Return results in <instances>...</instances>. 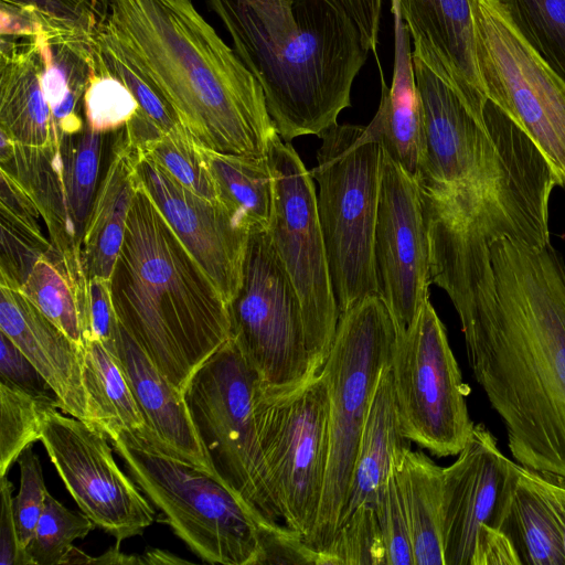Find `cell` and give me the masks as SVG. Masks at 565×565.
Wrapping results in <instances>:
<instances>
[{"label": "cell", "instance_id": "1", "mask_svg": "<svg viewBox=\"0 0 565 565\" xmlns=\"http://www.w3.org/2000/svg\"><path fill=\"white\" fill-rule=\"evenodd\" d=\"M430 281L515 461L565 479V264L551 244L490 238L425 206Z\"/></svg>", "mask_w": 565, "mask_h": 565}, {"label": "cell", "instance_id": "2", "mask_svg": "<svg viewBox=\"0 0 565 565\" xmlns=\"http://www.w3.org/2000/svg\"><path fill=\"white\" fill-rule=\"evenodd\" d=\"M94 60L142 81L209 150L266 157L278 134L260 84L191 0H108Z\"/></svg>", "mask_w": 565, "mask_h": 565}, {"label": "cell", "instance_id": "3", "mask_svg": "<svg viewBox=\"0 0 565 565\" xmlns=\"http://www.w3.org/2000/svg\"><path fill=\"white\" fill-rule=\"evenodd\" d=\"M413 62L426 132L425 200L487 237L550 244L557 183L535 143L493 102L478 117L422 60Z\"/></svg>", "mask_w": 565, "mask_h": 565}, {"label": "cell", "instance_id": "4", "mask_svg": "<svg viewBox=\"0 0 565 565\" xmlns=\"http://www.w3.org/2000/svg\"><path fill=\"white\" fill-rule=\"evenodd\" d=\"M260 84L282 140L320 136L351 106L369 51L338 0H206Z\"/></svg>", "mask_w": 565, "mask_h": 565}, {"label": "cell", "instance_id": "5", "mask_svg": "<svg viewBox=\"0 0 565 565\" xmlns=\"http://www.w3.org/2000/svg\"><path fill=\"white\" fill-rule=\"evenodd\" d=\"M110 286L119 324L182 394L232 337L228 303L139 179Z\"/></svg>", "mask_w": 565, "mask_h": 565}, {"label": "cell", "instance_id": "6", "mask_svg": "<svg viewBox=\"0 0 565 565\" xmlns=\"http://www.w3.org/2000/svg\"><path fill=\"white\" fill-rule=\"evenodd\" d=\"M319 138L310 173L340 317L377 295L374 238L383 151L369 126L335 124Z\"/></svg>", "mask_w": 565, "mask_h": 565}, {"label": "cell", "instance_id": "7", "mask_svg": "<svg viewBox=\"0 0 565 565\" xmlns=\"http://www.w3.org/2000/svg\"><path fill=\"white\" fill-rule=\"evenodd\" d=\"M107 437L139 489L202 561L260 565L264 529L214 473L161 450L129 430Z\"/></svg>", "mask_w": 565, "mask_h": 565}, {"label": "cell", "instance_id": "8", "mask_svg": "<svg viewBox=\"0 0 565 565\" xmlns=\"http://www.w3.org/2000/svg\"><path fill=\"white\" fill-rule=\"evenodd\" d=\"M395 339L393 319L379 295L364 298L339 317L321 369L330 398L328 469L317 522L305 541L319 555L335 534L373 394L391 362Z\"/></svg>", "mask_w": 565, "mask_h": 565}, {"label": "cell", "instance_id": "9", "mask_svg": "<svg viewBox=\"0 0 565 565\" xmlns=\"http://www.w3.org/2000/svg\"><path fill=\"white\" fill-rule=\"evenodd\" d=\"M258 380L231 338L194 372L183 392L213 473L264 530L282 525L254 414Z\"/></svg>", "mask_w": 565, "mask_h": 565}, {"label": "cell", "instance_id": "10", "mask_svg": "<svg viewBox=\"0 0 565 565\" xmlns=\"http://www.w3.org/2000/svg\"><path fill=\"white\" fill-rule=\"evenodd\" d=\"M486 96L531 138L565 189V81L516 29L503 0H471Z\"/></svg>", "mask_w": 565, "mask_h": 565}, {"label": "cell", "instance_id": "11", "mask_svg": "<svg viewBox=\"0 0 565 565\" xmlns=\"http://www.w3.org/2000/svg\"><path fill=\"white\" fill-rule=\"evenodd\" d=\"M232 339L267 393L318 374L298 294L267 231L249 235L241 287L228 303Z\"/></svg>", "mask_w": 565, "mask_h": 565}, {"label": "cell", "instance_id": "12", "mask_svg": "<svg viewBox=\"0 0 565 565\" xmlns=\"http://www.w3.org/2000/svg\"><path fill=\"white\" fill-rule=\"evenodd\" d=\"M254 414L284 524L305 542L317 522L329 461L330 398L324 372L279 393H267L257 383Z\"/></svg>", "mask_w": 565, "mask_h": 565}, {"label": "cell", "instance_id": "13", "mask_svg": "<svg viewBox=\"0 0 565 565\" xmlns=\"http://www.w3.org/2000/svg\"><path fill=\"white\" fill-rule=\"evenodd\" d=\"M399 427L406 439L437 457L458 455L473 422L446 328L429 301L396 339L391 358Z\"/></svg>", "mask_w": 565, "mask_h": 565}, {"label": "cell", "instance_id": "14", "mask_svg": "<svg viewBox=\"0 0 565 565\" xmlns=\"http://www.w3.org/2000/svg\"><path fill=\"white\" fill-rule=\"evenodd\" d=\"M274 203L267 233L300 300L309 353L320 372L339 321L317 210L313 178L290 142L276 134L267 153Z\"/></svg>", "mask_w": 565, "mask_h": 565}, {"label": "cell", "instance_id": "15", "mask_svg": "<svg viewBox=\"0 0 565 565\" xmlns=\"http://www.w3.org/2000/svg\"><path fill=\"white\" fill-rule=\"evenodd\" d=\"M103 135H62L46 147H28L1 135L0 171L35 202L54 248L83 257L82 241L100 179Z\"/></svg>", "mask_w": 565, "mask_h": 565}, {"label": "cell", "instance_id": "16", "mask_svg": "<svg viewBox=\"0 0 565 565\" xmlns=\"http://www.w3.org/2000/svg\"><path fill=\"white\" fill-rule=\"evenodd\" d=\"M57 408L45 407L40 441L81 511L119 544L142 534L154 520V509L118 467L109 438Z\"/></svg>", "mask_w": 565, "mask_h": 565}, {"label": "cell", "instance_id": "17", "mask_svg": "<svg viewBox=\"0 0 565 565\" xmlns=\"http://www.w3.org/2000/svg\"><path fill=\"white\" fill-rule=\"evenodd\" d=\"M382 151L374 259L377 295L398 334L429 298L430 244L422 186Z\"/></svg>", "mask_w": 565, "mask_h": 565}, {"label": "cell", "instance_id": "18", "mask_svg": "<svg viewBox=\"0 0 565 565\" xmlns=\"http://www.w3.org/2000/svg\"><path fill=\"white\" fill-rule=\"evenodd\" d=\"M408 441L399 427L390 362L374 391L348 499L335 534L320 555V565H386L377 504L395 463L409 448Z\"/></svg>", "mask_w": 565, "mask_h": 565}, {"label": "cell", "instance_id": "19", "mask_svg": "<svg viewBox=\"0 0 565 565\" xmlns=\"http://www.w3.org/2000/svg\"><path fill=\"white\" fill-rule=\"evenodd\" d=\"M137 175L178 237L230 303L242 284L250 233L234 221L220 201L183 188L141 152Z\"/></svg>", "mask_w": 565, "mask_h": 565}, {"label": "cell", "instance_id": "20", "mask_svg": "<svg viewBox=\"0 0 565 565\" xmlns=\"http://www.w3.org/2000/svg\"><path fill=\"white\" fill-rule=\"evenodd\" d=\"M457 456L443 468L444 565H475L482 530L492 524L513 460L483 424H475Z\"/></svg>", "mask_w": 565, "mask_h": 565}, {"label": "cell", "instance_id": "21", "mask_svg": "<svg viewBox=\"0 0 565 565\" xmlns=\"http://www.w3.org/2000/svg\"><path fill=\"white\" fill-rule=\"evenodd\" d=\"M413 40V56L445 81L478 117L487 96L476 54L471 0H390Z\"/></svg>", "mask_w": 565, "mask_h": 565}, {"label": "cell", "instance_id": "22", "mask_svg": "<svg viewBox=\"0 0 565 565\" xmlns=\"http://www.w3.org/2000/svg\"><path fill=\"white\" fill-rule=\"evenodd\" d=\"M0 331L32 362L60 408L92 425L83 376V349L13 287L0 285Z\"/></svg>", "mask_w": 565, "mask_h": 565}, {"label": "cell", "instance_id": "23", "mask_svg": "<svg viewBox=\"0 0 565 565\" xmlns=\"http://www.w3.org/2000/svg\"><path fill=\"white\" fill-rule=\"evenodd\" d=\"M116 351V358L146 422V427L134 434L213 473L183 394L169 383L120 324Z\"/></svg>", "mask_w": 565, "mask_h": 565}, {"label": "cell", "instance_id": "24", "mask_svg": "<svg viewBox=\"0 0 565 565\" xmlns=\"http://www.w3.org/2000/svg\"><path fill=\"white\" fill-rule=\"evenodd\" d=\"M0 35V135L23 146L46 147L61 135L42 88L38 35Z\"/></svg>", "mask_w": 565, "mask_h": 565}, {"label": "cell", "instance_id": "25", "mask_svg": "<svg viewBox=\"0 0 565 565\" xmlns=\"http://www.w3.org/2000/svg\"><path fill=\"white\" fill-rule=\"evenodd\" d=\"M394 17V71L392 85L382 82L380 107L367 125L382 149L413 179L422 182L426 163L424 110L416 85L409 31Z\"/></svg>", "mask_w": 565, "mask_h": 565}, {"label": "cell", "instance_id": "26", "mask_svg": "<svg viewBox=\"0 0 565 565\" xmlns=\"http://www.w3.org/2000/svg\"><path fill=\"white\" fill-rule=\"evenodd\" d=\"M138 158L139 151L128 141L125 129L115 131L108 166L99 179L82 241L88 278L111 277L138 186Z\"/></svg>", "mask_w": 565, "mask_h": 565}, {"label": "cell", "instance_id": "27", "mask_svg": "<svg viewBox=\"0 0 565 565\" xmlns=\"http://www.w3.org/2000/svg\"><path fill=\"white\" fill-rule=\"evenodd\" d=\"M491 526L510 537L521 565H565L555 516L516 461L512 463Z\"/></svg>", "mask_w": 565, "mask_h": 565}, {"label": "cell", "instance_id": "28", "mask_svg": "<svg viewBox=\"0 0 565 565\" xmlns=\"http://www.w3.org/2000/svg\"><path fill=\"white\" fill-rule=\"evenodd\" d=\"M20 290L74 343L85 347L90 331L88 277L82 258L63 257L54 248L34 264Z\"/></svg>", "mask_w": 565, "mask_h": 565}, {"label": "cell", "instance_id": "29", "mask_svg": "<svg viewBox=\"0 0 565 565\" xmlns=\"http://www.w3.org/2000/svg\"><path fill=\"white\" fill-rule=\"evenodd\" d=\"M413 545L414 565H444L443 468L411 447L395 465Z\"/></svg>", "mask_w": 565, "mask_h": 565}, {"label": "cell", "instance_id": "30", "mask_svg": "<svg viewBox=\"0 0 565 565\" xmlns=\"http://www.w3.org/2000/svg\"><path fill=\"white\" fill-rule=\"evenodd\" d=\"M218 201L247 232L267 231L274 203V178L266 157L222 153L200 146Z\"/></svg>", "mask_w": 565, "mask_h": 565}, {"label": "cell", "instance_id": "31", "mask_svg": "<svg viewBox=\"0 0 565 565\" xmlns=\"http://www.w3.org/2000/svg\"><path fill=\"white\" fill-rule=\"evenodd\" d=\"M83 376L92 425L106 436L146 427L118 359L98 340H88L83 348Z\"/></svg>", "mask_w": 565, "mask_h": 565}, {"label": "cell", "instance_id": "32", "mask_svg": "<svg viewBox=\"0 0 565 565\" xmlns=\"http://www.w3.org/2000/svg\"><path fill=\"white\" fill-rule=\"evenodd\" d=\"M0 11L25 30L78 46H94L95 34L106 17L108 0H0Z\"/></svg>", "mask_w": 565, "mask_h": 565}, {"label": "cell", "instance_id": "33", "mask_svg": "<svg viewBox=\"0 0 565 565\" xmlns=\"http://www.w3.org/2000/svg\"><path fill=\"white\" fill-rule=\"evenodd\" d=\"M503 2L524 40L565 81V0Z\"/></svg>", "mask_w": 565, "mask_h": 565}, {"label": "cell", "instance_id": "34", "mask_svg": "<svg viewBox=\"0 0 565 565\" xmlns=\"http://www.w3.org/2000/svg\"><path fill=\"white\" fill-rule=\"evenodd\" d=\"M96 525L83 512L64 507L50 493L25 550L24 565L67 564L73 542L84 539Z\"/></svg>", "mask_w": 565, "mask_h": 565}, {"label": "cell", "instance_id": "35", "mask_svg": "<svg viewBox=\"0 0 565 565\" xmlns=\"http://www.w3.org/2000/svg\"><path fill=\"white\" fill-rule=\"evenodd\" d=\"M47 405L58 407L0 383V477L7 475L26 447L40 440Z\"/></svg>", "mask_w": 565, "mask_h": 565}, {"label": "cell", "instance_id": "36", "mask_svg": "<svg viewBox=\"0 0 565 565\" xmlns=\"http://www.w3.org/2000/svg\"><path fill=\"white\" fill-rule=\"evenodd\" d=\"M141 153L151 158L183 188L207 200L218 201L200 145L182 126L164 134Z\"/></svg>", "mask_w": 565, "mask_h": 565}, {"label": "cell", "instance_id": "37", "mask_svg": "<svg viewBox=\"0 0 565 565\" xmlns=\"http://www.w3.org/2000/svg\"><path fill=\"white\" fill-rule=\"evenodd\" d=\"M0 285L20 289L34 264L54 249L42 227H35L0 209Z\"/></svg>", "mask_w": 565, "mask_h": 565}, {"label": "cell", "instance_id": "38", "mask_svg": "<svg viewBox=\"0 0 565 565\" xmlns=\"http://www.w3.org/2000/svg\"><path fill=\"white\" fill-rule=\"evenodd\" d=\"M139 105L130 89L110 75L92 73L83 96L86 126L100 134L124 128Z\"/></svg>", "mask_w": 565, "mask_h": 565}, {"label": "cell", "instance_id": "39", "mask_svg": "<svg viewBox=\"0 0 565 565\" xmlns=\"http://www.w3.org/2000/svg\"><path fill=\"white\" fill-rule=\"evenodd\" d=\"M377 520L386 565H414L408 520L395 466L380 494Z\"/></svg>", "mask_w": 565, "mask_h": 565}, {"label": "cell", "instance_id": "40", "mask_svg": "<svg viewBox=\"0 0 565 565\" xmlns=\"http://www.w3.org/2000/svg\"><path fill=\"white\" fill-rule=\"evenodd\" d=\"M17 461L21 481L19 493L13 498V514L24 565L25 550L33 537L49 492L39 457L33 452L32 445L21 452Z\"/></svg>", "mask_w": 565, "mask_h": 565}, {"label": "cell", "instance_id": "41", "mask_svg": "<svg viewBox=\"0 0 565 565\" xmlns=\"http://www.w3.org/2000/svg\"><path fill=\"white\" fill-rule=\"evenodd\" d=\"M0 383L18 388L40 401L58 404L54 392L42 374L23 352L1 331Z\"/></svg>", "mask_w": 565, "mask_h": 565}, {"label": "cell", "instance_id": "42", "mask_svg": "<svg viewBox=\"0 0 565 565\" xmlns=\"http://www.w3.org/2000/svg\"><path fill=\"white\" fill-rule=\"evenodd\" d=\"M89 340L100 341L115 356L119 322L115 313L110 279L88 278Z\"/></svg>", "mask_w": 565, "mask_h": 565}, {"label": "cell", "instance_id": "43", "mask_svg": "<svg viewBox=\"0 0 565 565\" xmlns=\"http://www.w3.org/2000/svg\"><path fill=\"white\" fill-rule=\"evenodd\" d=\"M0 565H23L13 514L12 483L1 477Z\"/></svg>", "mask_w": 565, "mask_h": 565}, {"label": "cell", "instance_id": "44", "mask_svg": "<svg viewBox=\"0 0 565 565\" xmlns=\"http://www.w3.org/2000/svg\"><path fill=\"white\" fill-rule=\"evenodd\" d=\"M475 565H521L510 537L501 530L486 525L482 530Z\"/></svg>", "mask_w": 565, "mask_h": 565}, {"label": "cell", "instance_id": "45", "mask_svg": "<svg viewBox=\"0 0 565 565\" xmlns=\"http://www.w3.org/2000/svg\"><path fill=\"white\" fill-rule=\"evenodd\" d=\"M522 467L524 475L545 498L555 516L565 558V479Z\"/></svg>", "mask_w": 565, "mask_h": 565}, {"label": "cell", "instance_id": "46", "mask_svg": "<svg viewBox=\"0 0 565 565\" xmlns=\"http://www.w3.org/2000/svg\"><path fill=\"white\" fill-rule=\"evenodd\" d=\"M356 23L364 46L376 51L382 0H338Z\"/></svg>", "mask_w": 565, "mask_h": 565}, {"label": "cell", "instance_id": "47", "mask_svg": "<svg viewBox=\"0 0 565 565\" xmlns=\"http://www.w3.org/2000/svg\"><path fill=\"white\" fill-rule=\"evenodd\" d=\"M88 564H141V557L126 555L119 551V543L98 557H89Z\"/></svg>", "mask_w": 565, "mask_h": 565}, {"label": "cell", "instance_id": "48", "mask_svg": "<svg viewBox=\"0 0 565 565\" xmlns=\"http://www.w3.org/2000/svg\"><path fill=\"white\" fill-rule=\"evenodd\" d=\"M189 563L175 555L158 548L149 550L141 556V564H180Z\"/></svg>", "mask_w": 565, "mask_h": 565}]
</instances>
